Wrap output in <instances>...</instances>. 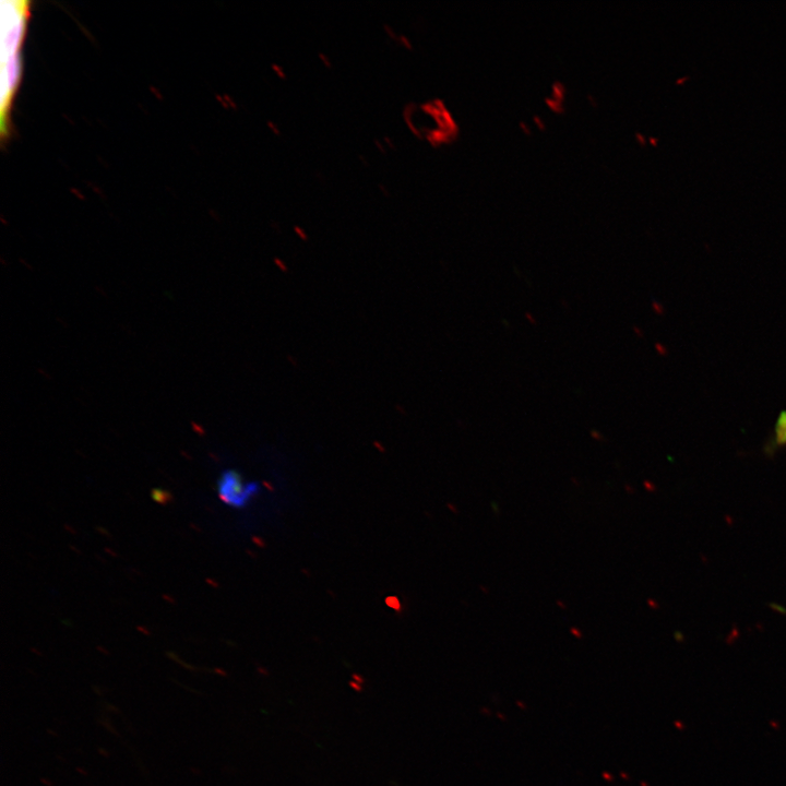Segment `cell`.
I'll return each instance as SVG.
<instances>
[{
	"instance_id": "obj_1",
	"label": "cell",
	"mask_w": 786,
	"mask_h": 786,
	"mask_svg": "<svg viewBox=\"0 0 786 786\" xmlns=\"http://www.w3.org/2000/svg\"><path fill=\"white\" fill-rule=\"evenodd\" d=\"M223 480L222 498L231 504H243L249 497L258 491V486L255 484L242 486L236 473H226Z\"/></svg>"
},
{
	"instance_id": "obj_2",
	"label": "cell",
	"mask_w": 786,
	"mask_h": 786,
	"mask_svg": "<svg viewBox=\"0 0 786 786\" xmlns=\"http://www.w3.org/2000/svg\"><path fill=\"white\" fill-rule=\"evenodd\" d=\"M774 437L775 446L786 445V410L781 412L777 417L774 429Z\"/></svg>"
},
{
	"instance_id": "obj_3",
	"label": "cell",
	"mask_w": 786,
	"mask_h": 786,
	"mask_svg": "<svg viewBox=\"0 0 786 786\" xmlns=\"http://www.w3.org/2000/svg\"><path fill=\"white\" fill-rule=\"evenodd\" d=\"M770 607H771L774 611H777V612H779V614L786 615V608L779 606L778 604H773V603H771V604H770Z\"/></svg>"
}]
</instances>
